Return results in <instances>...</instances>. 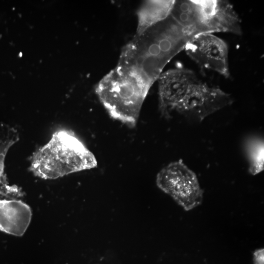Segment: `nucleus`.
<instances>
[{"label": "nucleus", "instance_id": "nucleus-2", "mask_svg": "<svg viewBox=\"0 0 264 264\" xmlns=\"http://www.w3.org/2000/svg\"><path fill=\"white\" fill-rule=\"evenodd\" d=\"M97 165L94 154L72 132L60 130L33 154L30 170L38 177L51 179L90 169Z\"/></svg>", "mask_w": 264, "mask_h": 264}, {"label": "nucleus", "instance_id": "nucleus-3", "mask_svg": "<svg viewBox=\"0 0 264 264\" xmlns=\"http://www.w3.org/2000/svg\"><path fill=\"white\" fill-rule=\"evenodd\" d=\"M150 88L137 77L115 67L98 82L95 91L110 117L134 127Z\"/></svg>", "mask_w": 264, "mask_h": 264}, {"label": "nucleus", "instance_id": "nucleus-8", "mask_svg": "<svg viewBox=\"0 0 264 264\" xmlns=\"http://www.w3.org/2000/svg\"><path fill=\"white\" fill-rule=\"evenodd\" d=\"M214 32L242 34L240 19L233 5L227 0H197Z\"/></svg>", "mask_w": 264, "mask_h": 264}, {"label": "nucleus", "instance_id": "nucleus-5", "mask_svg": "<svg viewBox=\"0 0 264 264\" xmlns=\"http://www.w3.org/2000/svg\"><path fill=\"white\" fill-rule=\"evenodd\" d=\"M232 102L230 94L198 79L190 86L176 111L201 121Z\"/></svg>", "mask_w": 264, "mask_h": 264}, {"label": "nucleus", "instance_id": "nucleus-1", "mask_svg": "<svg viewBox=\"0 0 264 264\" xmlns=\"http://www.w3.org/2000/svg\"><path fill=\"white\" fill-rule=\"evenodd\" d=\"M170 15L122 48L116 67L152 87L165 66L193 37Z\"/></svg>", "mask_w": 264, "mask_h": 264}, {"label": "nucleus", "instance_id": "nucleus-7", "mask_svg": "<svg viewBox=\"0 0 264 264\" xmlns=\"http://www.w3.org/2000/svg\"><path fill=\"white\" fill-rule=\"evenodd\" d=\"M198 79L193 71L183 68L162 72L157 81L159 110L162 117L167 119L171 117L190 86Z\"/></svg>", "mask_w": 264, "mask_h": 264}, {"label": "nucleus", "instance_id": "nucleus-6", "mask_svg": "<svg viewBox=\"0 0 264 264\" xmlns=\"http://www.w3.org/2000/svg\"><path fill=\"white\" fill-rule=\"evenodd\" d=\"M185 50L189 57L201 68L218 72L226 78L230 77L226 44L212 33L193 36Z\"/></svg>", "mask_w": 264, "mask_h": 264}, {"label": "nucleus", "instance_id": "nucleus-11", "mask_svg": "<svg viewBox=\"0 0 264 264\" xmlns=\"http://www.w3.org/2000/svg\"><path fill=\"white\" fill-rule=\"evenodd\" d=\"M18 140L19 134L15 129L6 125L0 126V198L16 199L23 195L21 188L9 184L4 173L6 154Z\"/></svg>", "mask_w": 264, "mask_h": 264}, {"label": "nucleus", "instance_id": "nucleus-12", "mask_svg": "<svg viewBox=\"0 0 264 264\" xmlns=\"http://www.w3.org/2000/svg\"><path fill=\"white\" fill-rule=\"evenodd\" d=\"M175 0H145L137 11V26L135 35L165 19L171 13Z\"/></svg>", "mask_w": 264, "mask_h": 264}, {"label": "nucleus", "instance_id": "nucleus-10", "mask_svg": "<svg viewBox=\"0 0 264 264\" xmlns=\"http://www.w3.org/2000/svg\"><path fill=\"white\" fill-rule=\"evenodd\" d=\"M170 15L192 36L213 33L197 0H175Z\"/></svg>", "mask_w": 264, "mask_h": 264}, {"label": "nucleus", "instance_id": "nucleus-14", "mask_svg": "<svg viewBox=\"0 0 264 264\" xmlns=\"http://www.w3.org/2000/svg\"><path fill=\"white\" fill-rule=\"evenodd\" d=\"M264 249L257 250L254 253L253 262L254 264H264Z\"/></svg>", "mask_w": 264, "mask_h": 264}, {"label": "nucleus", "instance_id": "nucleus-4", "mask_svg": "<svg viewBox=\"0 0 264 264\" xmlns=\"http://www.w3.org/2000/svg\"><path fill=\"white\" fill-rule=\"evenodd\" d=\"M156 183L186 211L202 202L203 191L197 176L181 159L163 168L157 174Z\"/></svg>", "mask_w": 264, "mask_h": 264}, {"label": "nucleus", "instance_id": "nucleus-9", "mask_svg": "<svg viewBox=\"0 0 264 264\" xmlns=\"http://www.w3.org/2000/svg\"><path fill=\"white\" fill-rule=\"evenodd\" d=\"M30 207L21 200L0 198V230L22 236L31 220Z\"/></svg>", "mask_w": 264, "mask_h": 264}, {"label": "nucleus", "instance_id": "nucleus-13", "mask_svg": "<svg viewBox=\"0 0 264 264\" xmlns=\"http://www.w3.org/2000/svg\"><path fill=\"white\" fill-rule=\"evenodd\" d=\"M245 148L249 160V171L256 175L264 170V142L262 139L252 137L247 139Z\"/></svg>", "mask_w": 264, "mask_h": 264}]
</instances>
